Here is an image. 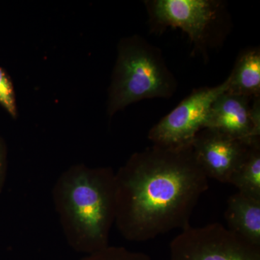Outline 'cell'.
I'll return each mask as SVG.
<instances>
[{
	"instance_id": "obj_3",
	"label": "cell",
	"mask_w": 260,
	"mask_h": 260,
	"mask_svg": "<svg viewBox=\"0 0 260 260\" xmlns=\"http://www.w3.org/2000/svg\"><path fill=\"white\" fill-rule=\"evenodd\" d=\"M177 78L168 68L159 48L138 35L119 42L109 91L108 114L134 103L170 99L177 92Z\"/></svg>"
},
{
	"instance_id": "obj_13",
	"label": "cell",
	"mask_w": 260,
	"mask_h": 260,
	"mask_svg": "<svg viewBox=\"0 0 260 260\" xmlns=\"http://www.w3.org/2000/svg\"><path fill=\"white\" fill-rule=\"evenodd\" d=\"M0 105L12 117L17 116L16 99L13 82L9 75L0 67Z\"/></svg>"
},
{
	"instance_id": "obj_10",
	"label": "cell",
	"mask_w": 260,
	"mask_h": 260,
	"mask_svg": "<svg viewBox=\"0 0 260 260\" xmlns=\"http://www.w3.org/2000/svg\"><path fill=\"white\" fill-rule=\"evenodd\" d=\"M227 78V91L250 99L260 97L259 48L251 47L243 51Z\"/></svg>"
},
{
	"instance_id": "obj_1",
	"label": "cell",
	"mask_w": 260,
	"mask_h": 260,
	"mask_svg": "<svg viewBox=\"0 0 260 260\" xmlns=\"http://www.w3.org/2000/svg\"><path fill=\"white\" fill-rule=\"evenodd\" d=\"M115 224L123 237L135 242L190 225L191 214L208 189L191 145H153L137 152L115 173Z\"/></svg>"
},
{
	"instance_id": "obj_6",
	"label": "cell",
	"mask_w": 260,
	"mask_h": 260,
	"mask_svg": "<svg viewBox=\"0 0 260 260\" xmlns=\"http://www.w3.org/2000/svg\"><path fill=\"white\" fill-rule=\"evenodd\" d=\"M228 88L227 78L217 86L194 89L150 129L148 139L164 148L191 146L195 136L206 126L213 102Z\"/></svg>"
},
{
	"instance_id": "obj_9",
	"label": "cell",
	"mask_w": 260,
	"mask_h": 260,
	"mask_svg": "<svg viewBox=\"0 0 260 260\" xmlns=\"http://www.w3.org/2000/svg\"><path fill=\"white\" fill-rule=\"evenodd\" d=\"M225 220L229 230L260 247V199L237 191L228 199Z\"/></svg>"
},
{
	"instance_id": "obj_4",
	"label": "cell",
	"mask_w": 260,
	"mask_h": 260,
	"mask_svg": "<svg viewBox=\"0 0 260 260\" xmlns=\"http://www.w3.org/2000/svg\"><path fill=\"white\" fill-rule=\"evenodd\" d=\"M148 24L153 32L168 28L181 29L205 59L209 48L223 42L229 31V13L218 0H148L145 1Z\"/></svg>"
},
{
	"instance_id": "obj_5",
	"label": "cell",
	"mask_w": 260,
	"mask_h": 260,
	"mask_svg": "<svg viewBox=\"0 0 260 260\" xmlns=\"http://www.w3.org/2000/svg\"><path fill=\"white\" fill-rule=\"evenodd\" d=\"M171 260H260V247L220 223L182 229L170 243Z\"/></svg>"
},
{
	"instance_id": "obj_11",
	"label": "cell",
	"mask_w": 260,
	"mask_h": 260,
	"mask_svg": "<svg viewBox=\"0 0 260 260\" xmlns=\"http://www.w3.org/2000/svg\"><path fill=\"white\" fill-rule=\"evenodd\" d=\"M229 184L238 191L260 199V140L250 145L245 159L233 174Z\"/></svg>"
},
{
	"instance_id": "obj_2",
	"label": "cell",
	"mask_w": 260,
	"mask_h": 260,
	"mask_svg": "<svg viewBox=\"0 0 260 260\" xmlns=\"http://www.w3.org/2000/svg\"><path fill=\"white\" fill-rule=\"evenodd\" d=\"M53 200L70 247L88 255L109 246L116 219L115 172L111 168L73 166L56 181Z\"/></svg>"
},
{
	"instance_id": "obj_14",
	"label": "cell",
	"mask_w": 260,
	"mask_h": 260,
	"mask_svg": "<svg viewBox=\"0 0 260 260\" xmlns=\"http://www.w3.org/2000/svg\"><path fill=\"white\" fill-rule=\"evenodd\" d=\"M250 118L254 133L260 137V97L254 98L251 100Z\"/></svg>"
},
{
	"instance_id": "obj_15",
	"label": "cell",
	"mask_w": 260,
	"mask_h": 260,
	"mask_svg": "<svg viewBox=\"0 0 260 260\" xmlns=\"http://www.w3.org/2000/svg\"><path fill=\"white\" fill-rule=\"evenodd\" d=\"M5 177V156L3 153V147L0 143V190L3 186Z\"/></svg>"
},
{
	"instance_id": "obj_7",
	"label": "cell",
	"mask_w": 260,
	"mask_h": 260,
	"mask_svg": "<svg viewBox=\"0 0 260 260\" xmlns=\"http://www.w3.org/2000/svg\"><path fill=\"white\" fill-rule=\"evenodd\" d=\"M252 143L234 139L218 130L205 128L195 136L191 148L207 177L229 184Z\"/></svg>"
},
{
	"instance_id": "obj_8",
	"label": "cell",
	"mask_w": 260,
	"mask_h": 260,
	"mask_svg": "<svg viewBox=\"0 0 260 260\" xmlns=\"http://www.w3.org/2000/svg\"><path fill=\"white\" fill-rule=\"evenodd\" d=\"M252 99L224 92L212 105L205 128L220 133L246 143L260 140L254 133L250 118Z\"/></svg>"
},
{
	"instance_id": "obj_12",
	"label": "cell",
	"mask_w": 260,
	"mask_h": 260,
	"mask_svg": "<svg viewBox=\"0 0 260 260\" xmlns=\"http://www.w3.org/2000/svg\"><path fill=\"white\" fill-rule=\"evenodd\" d=\"M80 260H152L142 252L128 250L121 246H107L102 250L85 255Z\"/></svg>"
}]
</instances>
